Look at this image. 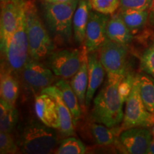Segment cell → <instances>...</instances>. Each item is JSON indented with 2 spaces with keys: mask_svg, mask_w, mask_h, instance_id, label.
Returning a JSON list of instances; mask_svg holds the SVG:
<instances>
[{
  "mask_svg": "<svg viewBox=\"0 0 154 154\" xmlns=\"http://www.w3.org/2000/svg\"><path fill=\"white\" fill-rule=\"evenodd\" d=\"M123 79L108 77L107 82L94 100L91 119L96 122L113 128L123 121L124 99L120 92Z\"/></svg>",
  "mask_w": 154,
  "mask_h": 154,
  "instance_id": "obj_1",
  "label": "cell"
},
{
  "mask_svg": "<svg viewBox=\"0 0 154 154\" xmlns=\"http://www.w3.org/2000/svg\"><path fill=\"white\" fill-rule=\"evenodd\" d=\"M126 102L122 124L123 129L153 126L154 113L148 110L142 101L137 76L134 78L132 90Z\"/></svg>",
  "mask_w": 154,
  "mask_h": 154,
  "instance_id": "obj_5",
  "label": "cell"
},
{
  "mask_svg": "<svg viewBox=\"0 0 154 154\" xmlns=\"http://www.w3.org/2000/svg\"><path fill=\"white\" fill-rule=\"evenodd\" d=\"M140 95L144 105L154 113V78L149 74L137 75Z\"/></svg>",
  "mask_w": 154,
  "mask_h": 154,
  "instance_id": "obj_23",
  "label": "cell"
},
{
  "mask_svg": "<svg viewBox=\"0 0 154 154\" xmlns=\"http://www.w3.org/2000/svg\"><path fill=\"white\" fill-rule=\"evenodd\" d=\"M29 48L24 6L19 16L17 29L5 53L9 66L12 70H22L29 57Z\"/></svg>",
  "mask_w": 154,
  "mask_h": 154,
  "instance_id": "obj_6",
  "label": "cell"
},
{
  "mask_svg": "<svg viewBox=\"0 0 154 154\" xmlns=\"http://www.w3.org/2000/svg\"><path fill=\"white\" fill-rule=\"evenodd\" d=\"M128 47L108 39L99 49V58L108 77L124 79L126 76Z\"/></svg>",
  "mask_w": 154,
  "mask_h": 154,
  "instance_id": "obj_7",
  "label": "cell"
},
{
  "mask_svg": "<svg viewBox=\"0 0 154 154\" xmlns=\"http://www.w3.org/2000/svg\"><path fill=\"white\" fill-rule=\"evenodd\" d=\"M10 1H11V0H0V2H1V7H2V6L5 5V4L8 3L9 2H10Z\"/></svg>",
  "mask_w": 154,
  "mask_h": 154,
  "instance_id": "obj_33",
  "label": "cell"
},
{
  "mask_svg": "<svg viewBox=\"0 0 154 154\" xmlns=\"http://www.w3.org/2000/svg\"><path fill=\"white\" fill-rule=\"evenodd\" d=\"M109 18L107 14L94 10L90 11L84 41V46L88 53L99 50L109 39L106 30Z\"/></svg>",
  "mask_w": 154,
  "mask_h": 154,
  "instance_id": "obj_11",
  "label": "cell"
},
{
  "mask_svg": "<svg viewBox=\"0 0 154 154\" xmlns=\"http://www.w3.org/2000/svg\"><path fill=\"white\" fill-rule=\"evenodd\" d=\"M140 67L146 74L154 78V42L142 54Z\"/></svg>",
  "mask_w": 154,
  "mask_h": 154,
  "instance_id": "obj_27",
  "label": "cell"
},
{
  "mask_svg": "<svg viewBox=\"0 0 154 154\" xmlns=\"http://www.w3.org/2000/svg\"><path fill=\"white\" fill-rule=\"evenodd\" d=\"M149 24L151 26L154 27V0L152 4V6L149 10Z\"/></svg>",
  "mask_w": 154,
  "mask_h": 154,
  "instance_id": "obj_30",
  "label": "cell"
},
{
  "mask_svg": "<svg viewBox=\"0 0 154 154\" xmlns=\"http://www.w3.org/2000/svg\"><path fill=\"white\" fill-rule=\"evenodd\" d=\"M22 0H11L1 7L0 46L2 52L7 51L9 42L18 25L19 16L24 6Z\"/></svg>",
  "mask_w": 154,
  "mask_h": 154,
  "instance_id": "obj_10",
  "label": "cell"
},
{
  "mask_svg": "<svg viewBox=\"0 0 154 154\" xmlns=\"http://www.w3.org/2000/svg\"><path fill=\"white\" fill-rule=\"evenodd\" d=\"M34 107L36 114L41 122L51 128L60 129L57 104L52 96L47 94H40L36 98Z\"/></svg>",
  "mask_w": 154,
  "mask_h": 154,
  "instance_id": "obj_13",
  "label": "cell"
},
{
  "mask_svg": "<svg viewBox=\"0 0 154 154\" xmlns=\"http://www.w3.org/2000/svg\"><path fill=\"white\" fill-rule=\"evenodd\" d=\"M55 86L60 90L61 97L72 113L74 125H76L81 117L82 110L78 97L73 90L71 84H69L63 79L57 81Z\"/></svg>",
  "mask_w": 154,
  "mask_h": 154,
  "instance_id": "obj_19",
  "label": "cell"
},
{
  "mask_svg": "<svg viewBox=\"0 0 154 154\" xmlns=\"http://www.w3.org/2000/svg\"><path fill=\"white\" fill-rule=\"evenodd\" d=\"M88 52L85 46L82 51V64L79 71L73 76L71 86L78 97L83 111L86 109V96L88 88Z\"/></svg>",
  "mask_w": 154,
  "mask_h": 154,
  "instance_id": "obj_16",
  "label": "cell"
},
{
  "mask_svg": "<svg viewBox=\"0 0 154 154\" xmlns=\"http://www.w3.org/2000/svg\"><path fill=\"white\" fill-rule=\"evenodd\" d=\"M79 0L64 3H44V14L48 26L59 42H67L73 32V17Z\"/></svg>",
  "mask_w": 154,
  "mask_h": 154,
  "instance_id": "obj_4",
  "label": "cell"
},
{
  "mask_svg": "<svg viewBox=\"0 0 154 154\" xmlns=\"http://www.w3.org/2000/svg\"><path fill=\"white\" fill-rule=\"evenodd\" d=\"M91 6L88 0H79L73 17V32L76 43H84Z\"/></svg>",
  "mask_w": 154,
  "mask_h": 154,
  "instance_id": "obj_17",
  "label": "cell"
},
{
  "mask_svg": "<svg viewBox=\"0 0 154 154\" xmlns=\"http://www.w3.org/2000/svg\"><path fill=\"white\" fill-rule=\"evenodd\" d=\"M107 37L111 41L119 44H130L133 40V33L125 24L119 14L109 18L107 24Z\"/></svg>",
  "mask_w": 154,
  "mask_h": 154,
  "instance_id": "obj_18",
  "label": "cell"
},
{
  "mask_svg": "<svg viewBox=\"0 0 154 154\" xmlns=\"http://www.w3.org/2000/svg\"><path fill=\"white\" fill-rule=\"evenodd\" d=\"M88 82L86 96V107L91 104L97 89L104 80L106 70L96 51L88 53Z\"/></svg>",
  "mask_w": 154,
  "mask_h": 154,
  "instance_id": "obj_14",
  "label": "cell"
},
{
  "mask_svg": "<svg viewBox=\"0 0 154 154\" xmlns=\"http://www.w3.org/2000/svg\"><path fill=\"white\" fill-rule=\"evenodd\" d=\"M152 134H153V137L154 138V125L153 126V127H152Z\"/></svg>",
  "mask_w": 154,
  "mask_h": 154,
  "instance_id": "obj_34",
  "label": "cell"
},
{
  "mask_svg": "<svg viewBox=\"0 0 154 154\" xmlns=\"http://www.w3.org/2000/svg\"><path fill=\"white\" fill-rule=\"evenodd\" d=\"M93 10L104 14H112L120 7L121 0H88Z\"/></svg>",
  "mask_w": 154,
  "mask_h": 154,
  "instance_id": "obj_26",
  "label": "cell"
},
{
  "mask_svg": "<svg viewBox=\"0 0 154 154\" xmlns=\"http://www.w3.org/2000/svg\"><path fill=\"white\" fill-rule=\"evenodd\" d=\"M86 146L80 140L74 137L64 139L56 150L57 154H84L86 153Z\"/></svg>",
  "mask_w": 154,
  "mask_h": 154,
  "instance_id": "obj_25",
  "label": "cell"
},
{
  "mask_svg": "<svg viewBox=\"0 0 154 154\" xmlns=\"http://www.w3.org/2000/svg\"><path fill=\"white\" fill-rule=\"evenodd\" d=\"M29 56L37 60H42L53 52L54 43L42 24L33 3L24 5Z\"/></svg>",
  "mask_w": 154,
  "mask_h": 154,
  "instance_id": "obj_2",
  "label": "cell"
},
{
  "mask_svg": "<svg viewBox=\"0 0 154 154\" xmlns=\"http://www.w3.org/2000/svg\"><path fill=\"white\" fill-rule=\"evenodd\" d=\"M18 151V147L11 134L0 132V153L13 154Z\"/></svg>",
  "mask_w": 154,
  "mask_h": 154,
  "instance_id": "obj_28",
  "label": "cell"
},
{
  "mask_svg": "<svg viewBox=\"0 0 154 154\" xmlns=\"http://www.w3.org/2000/svg\"><path fill=\"white\" fill-rule=\"evenodd\" d=\"M19 86L16 79L10 73L2 72L0 82L1 99L9 104L14 106L19 96Z\"/></svg>",
  "mask_w": 154,
  "mask_h": 154,
  "instance_id": "obj_21",
  "label": "cell"
},
{
  "mask_svg": "<svg viewBox=\"0 0 154 154\" xmlns=\"http://www.w3.org/2000/svg\"><path fill=\"white\" fill-rule=\"evenodd\" d=\"M119 14L132 33L141 30L149 22V10L121 9Z\"/></svg>",
  "mask_w": 154,
  "mask_h": 154,
  "instance_id": "obj_20",
  "label": "cell"
},
{
  "mask_svg": "<svg viewBox=\"0 0 154 154\" xmlns=\"http://www.w3.org/2000/svg\"><path fill=\"white\" fill-rule=\"evenodd\" d=\"M152 132L147 127L126 129L119 138V145L124 153L145 154L152 140Z\"/></svg>",
  "mask_w": 154,
  "mask_h": 154,
  "instance_id": "obj_12",
  "label": "cell"
},
{
  "mask_svg": "<svg viewBox=\"0 0 154 154\" xmlns=\"http://www.w3.org/2000/svg\"><path fill=\"white\" fill-rule=\"evenodd\" d=\"M19 145L24 153H51L58 145L57 133L42 122L33 121L24 127Z\"/></svg>",
  "mask_w": 154,
  "mask_h": 154,
  "instance_id": "obj_3",
  "label": "cell"
},
{
  "mask_svg": "<svg viewBox=\"0 0 154 154\" xmlns=\"http://www.w3.org/2000/svg\"><path fill=\"white\" fill-rule=\"evenodd\" d=\"M153 0H121L120 8L150 10Z\"/></svg>",
  "mask_w": 154,
  "mask_h": 154,
  "instance_id": "obj_29",
  "label": "cell"
},
{
  "mask_svg": "<svg viewBox=\"0 0 154 154\" xmlns=\"http://www.w3.org/2000/svg\"><path fill=\"white\" fill-rule=\"evenodd\" d=\"M147 154H154V138H152L151 143L148 149Z\"/></svg>",
  "mask_w": 154,
  "mask_h": 154,
  "instance_id": "obj_32",
  "label": "cell"
},
{
  "mask_svg": "<svg viewBox=\"0 0 154 154\" xmlns=\"http://www.w3.org/2000/svg\"><path fill=\"white\" fill-rule=\"evenodd\" d=\"M21 72L24 84L34 92H41L54 82V74L51 69L30 56Z\"/></svg>",
  "mask_w": 154,
  "mask_h": 154,
  "instance_id": "obj_9",
  "label": "cell"
},
{
  "mask_svg": "<svg viewBox=\"0 0 154 154\" xmlns=\"http://www.w3.org/2000/svg\"><path fill=\"white\" fill-rule=\"evenodd\" d=\"M48 66L56 76L73 78L82 64V52L78 49H63L48 57Z\"/></svg>",
  "mask_w": 154,
  "mask_h": 154,
  "instance_id": "obj_8",
  "label": "cell"
},
{
  "mask_svg": "<svg viewBox=\"0 0 154 154\" xmlns=\"http://www.w3.org/2000/svg\"><path fill=\"white\" fill-rule=\"evenodd\" d=\"M41 94H47L51 96L54 99L57 104L58 113L60 119V130L63 135L70 136L74 134V124L73 116L69 107L63 101L60 94V90L57 86H50L44 88L40 92Z\"/></svg>",
  "mask_w": 154,
  "mask_h": 154,
  "instance_id": "obj_15",
  "label": "cell"
},
{
  "mask_svg": "<svg viewBox=\"0 0 154 154\" xmlns=\"http://www.w3.org/2000/svg\"><path fill=\"white\" fill-rule=\"evenodd\" d=\"M19 115L14 106L1 99L0 101V132L11 134L18 122Z\"/></svg>",
  "mask_w": 154,
  "mask_h": 154,
  "instance_id": "obj_22",
  "label": "cell"
},
{
  "mask_svg": "<svg viewBox=\"0 0 154 154\" xmlns=\"http://www.w3.org/2000/svg\"><path fill=\"white\" fill-rule=\"evenodd\" d=\"M91 133L98 145L109 146L115 143V134L111 128L101 124H93L91 126Z\"/></svg>",
  "mask_w": 154,
  "mask_h": 154,
  "instance_id": "obj_24",
  "label": "cell"
},
{
  "mask_svg": "<svg viewBox=\"0 0 154 154\" xmlns=\"http://www.w3.org/2000/svg\"><path fill=\"white\" fill-rule=\"evenodd\" d=\"M44 2L47 3H52V4H58V3H64L72 1V0H42Z\"/></svg>",
  "mask_w": 154,
  "mask_h": 154,
  "instance_id": "obj_31",
  "label": "cell"
}]
</instances>
